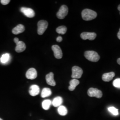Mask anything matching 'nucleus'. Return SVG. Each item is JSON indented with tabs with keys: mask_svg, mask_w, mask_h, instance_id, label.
<instances>
[{
	"mask_svg": "<svg viewBox=\"0 0 120 120\" xmlns=\"http://www.w3.org/2000/svg\"><path fill=\"white\" fill-rule=\"evenodd\" d=\"M57 111L58 113L61 116H65L68 113L67 108L63 105H60L58 108Z\"/></svg>",
	"mask_w": 120,
	"mask_h": 120,
	"instance_id": "obj_19",
	"label": "nucleus"
},
{
	"mask_svg": "<svg viewBox=\"0 0 120 120\" xmlns=\"http://www.w3.org/2000/svg\"><path fill=\"white\" fill-rule=\"evenodd\" d=\"M72 74L71 77L73 79H77L82 77V75L83 74V70L80 67L77 66H74L72 68Z\"/></svg>",
	"mask_w": 120,
	"mask_h": 120,
	"instance_id": "obj_5",
	"label": "nucleus"
},
{
	"mask_svg": "<svg viewBox=\"0 0 120 120\" xmlns=\"http://www.w3.org/2000/svg\"><path fill=\"white\" fill-rule=\"evenodd\" d=\"M108 110L114 116H117L118 115V110L114 107H110L108 108Z\"/></svg>",
	"mask_w": 120,
	"mask_h": 120,
	"instance_id": "obj_23",
	"label": "nucleus"
},
{
	"mask_svg": "<svg viewBox=\"0 0 120 120\" xmlns=\"http://www.w3.org/2000/svg\"><path fill=\"white\" fill-rule=\"evenodd\" d=\"M25 30V28L24 26L22 24H19L13 29L12 33L14 34L17 35L24 32Z\"/></svg>",
	"mask_w": 120,
	"mask_h": 120,
	"instance_id": "obj_13",
	"label": "nucleus"
},
{
	"mask_svg": "<svg viewBox=\"0 0 120 120\" xmlns=\"http://www.w3.org/2000/svg\"><path fill=\"white\" fill-rule=\"evenodd\" d=\"M62 40H63L62 38L61 37H60V36L58 37L56 39V41H57L58 42H60L62 41Z\"/></svg>",
	"mask_w": 120,
	"mask_h": 120,
	"instance_id": "obj_26",
	"label": "nucleus"
},
{
	"mask_svg": "<svg viewBox=\"0 0 120 120\" xmlns=\"http://www.w3.org/2000/svg\"><path fill=\"white\" fill-rule=\"evenodd\" d=\"M68 13V8L65 5H62L56 13V16L59 19H63L65 17Z\"/></svg>",
	"mask_w": 120,
	"mask_h": 120,
	"instance_id": "obj_6",
	"label": "nucleus"
},
{
	"mask_svg": "<svg viewBox=\"0 0 120 120\" xmlns=\"http://www.w3.org/2000/svg\"><path fill=\"white\" fill-rule=\"evenodd\" d=\"M56 32L60 34H64L67 32V28L65 26H60L56 29Z\"/></svg>",
	"mask_w": 120,
	"mask_h": 120,
	"instance_id": "obj_21",
	"label": "nucleus"
},
{
	"mask_svg": "<svg viewBox=\"0 0 120 120\" xmlns=\"http://www.w3.org/2000/svg\"><path fill=\"white\" fill-rule=\"evenodd\" d=\"M52 49L54 53V56L56 59H60L62 57L63 53L60 48L57 45H53L52 47Z\"/></svg>",
	"mask_w": 120,
	"mask_h": 120,
	"instance_id": "obj_7",
	"label": "nucleus"
},
{
	"mask_svg": "<svg viewBox=\"0 0 120 120\" xmlns=\"http://www.w3.org/2000/svg\"><path fill=\"white\" fill-rule=\"evenodd\" d=\"M63 103V99L60 97H57L55 98L52 101V105L54 107H59Z\"/></svg>",
	"mask_w": 120,
	"mask_h": 120,
	"instance_id": "obj_16",
	"label": "nucleus"
},
{
	"mask_svg": "<svg viewBox=\"0 0 120 120\" xmlns=\"http://www.w3.org/2000/svg\"><path fill=\"white\" fill-rule=\"evenodd\" d=\"M52 94V91L49 88H44L41 93V97L42 98H45L48 97L50 96Z\"/></svg>",
	"mask_w": 120,
	"mask_h": 120,
	"instance_id": "obj_18",
	"label": "nucleus"
},
{
	"mask_svg": "<svg viewBox=\"0 0 120 120\" xmlns=\"http://www.w3.org/2000/svg\"><path fill=\"white\" fill-rule=\"evenodd\" d=\"M40 93V88L38 86L36 85H32L30 87L29 93L32 96H36Z\"/></svg>",
	"mask_w": 120,
	"mask_h": 120,
	"instance_id": "obj_12",
	"label": "nucleus"
},
{
	"mask_svg": "<svg viewBox=\"0 0 120 120\" xmlns=\"http://www.w3.org/2000/svg\"><path fill=\"white\" fill-rule=\"evenodd\" d=\"M84 56L87 60L92 62H97L100 58L98 54L94 51H86Z\"/></svg>",
	"mask_w": 120,
	"mask_h": 120,
	"instance_id": "obj_2",
	"label": "nucleus"
},
{
	"mask_svg": "<svg viewBox=\"0 0 120 120\" xmlns=\"http://www.w3.org/2000/svg\"><path fill=\"white\" fill-rule=\"evenodd\" d=\"M117 9H118V10H119V11H120V5H118V8H117Z\"/></svg>",
	"mask_w": 120,
	"mask_h": 120,
	"instance_id": "obj_30",
	"label": "nucleus"
},
{
	"mask_svg": "<svg viewBox=\"0 0 120 120\" xmlns=\"http://www.w3.org/2000/svg\"><path fill=\"white\" fill-rule=\"evenodd\" d=\"M10 0H0V3L3 4V5H7L10 2Z\"/></svg>",
	"mask_w": 120,
	"mask_h": 120,
	"instance_id": "obj_25",
	"label": "nucleus"
},
{
	"mask_svg": "<svg viewBox=\"0 0 120 120\" xmlns=\"http://www.w3.org/2000/svg\"><path fill=\"white\" fill-rule=\"evenodd\" d=\"M46 82L48 85L52 86H56V82L54 79V74L52 73H49L45 77Z\"/></svg>",
	"mask_w": 120,
	"mask_h": 120,
	"instance_id": "obj_11",
	"label": "nucleus"
},
{
	"mask_svg": "<svg viewBox=\"0 0 120 120\" xmlns=\"http://www.w3.org/2000/svg\"><path fill=\"white\" fill-rule=\"evenodd\" d=\"M117 63L120 65V58H118V59H117Z\"/></svg>",
	"mask_w": 120,
	"mask_h": 120,
	"instance_id": "obj_29",
	"label": "nucleus"
},
{
	"mask_svg": "<svg viewBox=\"0 0 120 120\" xmlns=\"http://www.w3.org/2000/svg\"><path fill=\"white\" fill-rule=\"evenodd\" d=\"M97 34L95 33H90V32H83L81 34V37L82 39L89 40L90 41H92L96 38Z\"/></svg>",
	"mask_w": 120,
	"mask_h": 120,
	"instance_id": "obj_9",
	"label": "nucleus"
},
{
	"mask_svg": "<svg viewBox=\"0 0 120 120\" xmlns=\"http://www.w3.org/2000/svg\"><path fill=\"white\" fill-rule=\"evenodd\" d=\"M37 76L38 73L34 68H30L26 73V77L28 79L34 80L37 78Z\"/></svg>",
	"mask_w": 120,
	"mask_h": 120,
	"instance_id": "obj_10",
	"label": "nucleus"
},
{
	"mask_svg": "<svg viewBox=\"0 0 120 120\" xmlns=\"http://www.w3.org/2000/svg\"><path fill=\"white\" fill-rule=\"evenodd\" d=\"M80 83L79 81L77 79H73L69 82V90L72 91L75 89L76 87Z\"/></svg>",
	"mask_w": 120,
	"mask_h": 120,
	"instance_id": "obj_17",
	"label": "nucleus"
},
{
	"mask_svg": "<svg viewBox=\"0 0 120 120\" xmlns=\"http://www.w3.org/2000/svg\"><path fill=\"white\" fill-rule=\"evenodd\" d=\"M82 17L85 21H88L94 20L97 16V13L94 11L90 9H85L82 13Z\"/></svg>",
	"mask_w": 120,
	"mask_h": 120,
	"instance_id": "obj_1",
	"label": "nucleus"
},
{
	"mask_svg": "<svg viewBox=\"0 0 120 120\" xmlns=\"http://www.w3.org/2000/svg\"><path fill=\"white\" fill-rule=\"evenodd\" d=\"M20 10L27 17L33 18L35 16L34 11L32 9L26 7H22L20 9Z\"/></svg>",
	"mask_w": 120,
	"mask_h": 120,
	"instance_id": "obj_8",
	"label": "nucleus"
},
{
	"mask_svg": "<svg viewBox=\"0 0 120 120\" xmlns=\"http://www.w3.org/2000/svg\"><path fill=\"white\" fill-rule=\"evenodd\" d=\"M10 58V54L9 53H6L2 55V56H1L0 58V61L2 63H6L9 61Z\"/></svg>",
	"mask_w": 120,
	"mask_h": 120,
	"instance_id": "obj_22",
	"label": "nucleus"
},
{
	"mask_svg": "<svg viewBox=\"0 0 120 120\" xmlns=\"http://www.w3.org/2000/svg\"><path fill=\"white\" fill-rule=\"evenodd\" d=\"M87 94L90 97H96L98 98H101L102 97V92L96 88H90L88 90Z\"/></svg>",
	"mask_w": 120,
	"mask_h": 120,
	"instance_id": "obj_4",
	"label": "nucleus"
},
{
	"mask_svg": "<svg viewBox=\"0 0 120 120\" xmlns=\"http://www.w3.org/2000/svg\"><path fill=\"white\" fill-rule=\"evenodd\" d=\"M14 41L15 43H16V44H17V43H18V42L19 41V39L17 38H15L14 39Z\"/></svg>",
	"mask_w": 120,
	"mask_h": 120,
	"instance_id": "obj_27",
	"label": "nucleus"
},
{
	"mask_svg": "<svg viewBox=\"0 0 120 120\" xmlns=\"http://www.w3.org/2000/svg\"><path fill=\"white\" fill-rule=\"evenodd\" d=\"M115 76V73L113 72L110 73H105L103 74L102 79L104 82H109L111 81Z\"/></svg>",
	"mask_w": 120,
	"mask_h": 120,
	"instance_id": "obj_15",
	"label": "nucleus"
},
{
	"mask_svg": "<svg viewBox=\"0 0 120 120\" xmlns=\"http://www.w3.org/2000/svg\"><path fill=\"white\" fill-rule=\"evenodd\" d=\"M0 120H2V119H1V118H0Z\"/></svg>",
	"mask_w": 120,
	"mask_h": 120,
	"instance_id": "obj_31",
	"label": "nucleus"
},
{
	"mask_svg": "<svg viewBox=\"0 0 120 120\" xmlns=\"http://www.w3.org/2000/svg\"><path fill=\"white\" fill-rule=\"evenodd\" d=\"M113 86L115 87L120 88V78H117L113 82Z\"/></svg>",
	"mask_w": 120,
	"mask_h": 120,
	"instance_id": "obj_24",
	"label": "nucleus"
},
{
	"mask_svg": "<svg viewBox=\"0 0 120 120\" xmlns=\"http://www.w3.org/2000/svg\"><path fill=\"white\" fill-rule=\"evenodd\" d=\"M117 37L120 40V28L119 29V31L118 32V33H117Z\"/></svg>",
	"mask_w": 120,
	"mask_h": 120,
	"instance_id": "obj_28",
	"label": "nucleus"
},
{
	"mask_svg": "<svg viewBox=\"0 0 120 120\" xmlns=\"http://www.w3.org/2000/svg\"><path fill=\"white\" fill-rule=\"evenodd\" d=\"M38 33L39 35H41L43 34L47 29L48 23L46 21L41 20L38 22Z\"/></svg>",
	"mask_w": 120,
	"mask_h": 120,
	"instance_id": "obj_3",
	"label": "nucleus"
},
{
	"mask_svg": "<svg viewBox=\"0 0 120 120\" xmlns=\"http://www.w3.org/2000/svg\"><path fill=\"white\" fill-rule=\"evenodd\" d=\"M26 49L25 43L22 41H19L16 44V47L15 48V51L17 52H22L24 51Z\"/></svg>",
	"mask_w": 120,
	"mask_h": 120,
	"instance_id": "obj_14",
	"label": "nucleus"
},
{
	"mask_svg": "<svg viewBox=\"0 0 120 120\" xmlns=\"http://www.w3.org/2000/svg\"><path fill=\"white\" fill-rule=\"evenodd\" d=\"M52 104V101L50 100H45L42 103V107L44 110L49 109Z\"/></svg>",
	"mask_w": 120,
	"mask_h": 120,
	"instance_id": "obj_20",
	"label": "nucleus"
}]
</instances>
